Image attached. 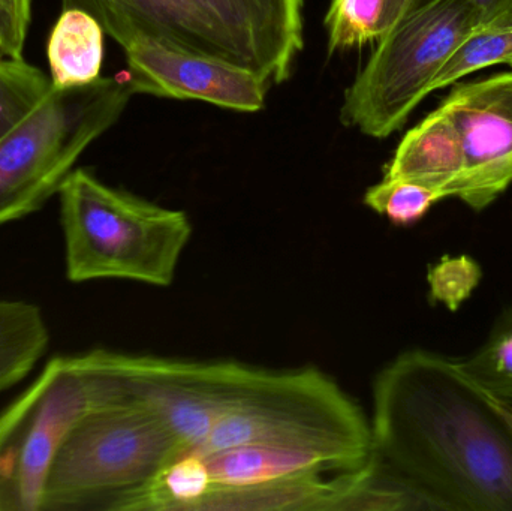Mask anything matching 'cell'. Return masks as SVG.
Here are the masks:
<instances>
[{
	"instance_id": "1",
	"label": "cell",
	"mask_w": 512,
	"mask_h": 511,
	"mask_svg": "<svg viewBox=\"0 0 512 511\" xmlns=\"http://www.w3.org/2000/svg\"><path fill=\"white\" fill-rule=\"evenodd\" d=\"M373 449L427 510L512 511V404L460 360L415 348L379 371Z\"/></svg>"
},
{
	"instance_id": "2",
	"label": "cell",
	"mask_w": 512,
	"mask_h": 511,
	"mask_svg": "<svg viewBox=\"0 0 512 511\" xmlns=\"http://www.w3.org/2000/svg\"><path fill=\"white\" fill-rule=\"evenodd\" d=\"M122 48L150 41L218 60L270 84L288 80L304 45V0H62Z\"/></svg>"
},
{
	"instance_id": "3",
	"label": "cell",
	"mask_w": 512,
	"mask_h": 511,
	"mask_svg": "<svg viewBox=\"0 0 512 511\" xmlns=\"http://www.w3.org/2000/svg\"><path fill=\"white\" fill-rule=\"evenodd\" d=\"M59 198L69 281L173 284L192 237L185 212L111 188L84 168L72 171Z\"/></svg>"
},
{
	"instance_id": "4",
	"label": "cell",
	"mask_w": 512,
	"mask_h": 511,
	"mask_svg": "<svg viewBox=\"0 0 512 511\" xmlns=\"http://www.w3.org/2000/svg\"><path fill=\"white\" fill-rule=\"evenodd\" d=\"M135 95L126 74L84 86H51L0 138V225L38 212L75 170L80 156L119 120Z\"/></svg>"
},
{
	"instance_id": "5",
	"label": "cell",
	"mask_w": 512,
	"mask_h": 511,
	"mask_svg": "<svg viewBox=\"0 0 512 511\" xmlns=\"http://www.w3.org/2000/svg\"><path fill=\"white\" fill-rule=\"evenodd\" d=\"M240 446L288 447L351 461L376 458L370 420L360 405L313 368L271 371L189 453L203 456Z\"/></svg>"
},
{
	"instance_id": "6",
	"label": "cell",
	"mask_w": 512,
	"mask_h": 511,
	"mask_svg": "<svg viewBox=\"0 0 512 511\" xmlns=\"http://www.w3.org/2000/svg\"><path fill=\"white\" fill-rule=\"evenodd\" d=\"M179 455L176 438L146 408H90L54 458L41 511H122L135 491Z\"/></svg>"
},
{
	"instance_id": "7",
	"label": "cell",
	"mask_w": 512,
	"mask_h": 511,
	"mask_svg": "<svg viewBox=\"0 0 512 511\" xmlns=\"http://www.w3.org/2000/svg\"><path fill=\"white\" fill-rule=\"evenodd\" d=\"M481 27L471 0H426L373 51L346 89L340 122L372 138L399 131L454 51Z\"/></svg>"
},
{
	"instance_id": "8",
	"label": "cell",
	"mask_w": 512,
	"mask_h": 511,
	"mask_svg": "<svg viewBox=\"0 0 512 511\" xmlns=\"http://www.w3.org/2000/svg\"><path fill=\"white\" fill-rule=\"evenodd\" d=\"M92 407L77 356L54 357L0 416V511H41L54 458Z\"/></svg>"
},
{
	"instance_id": "9",
	"label": "cell",
	"mask_w": 512,
	"mask_h": 511,
	"mask_svg": "<svg viewBox=\"0 0 512 511\" xmlns=\"http://www.w3.org/2000/svg\"><path fill=\"white\" fill-rule=\"evenodd\" d=\"M439 108L456 125L465 155L454 198L483 212L512 185V71L454 84Z\"/></svg>"
},
{
	"instance_id": "10",
	"label": "cell",
	"mask_w": 512,
	"mask_h": 511,
	"mask_svg": "<svg viewBox=\"0 0 512 511\" xmlns=\"http://www.w3.org/2000/svg\"><path fill=\"white\" fill-rule=\"evenodd\" d=\"M125 50V72L134 93L209 102L240 113H256L265 105L271 84L228 63L150 41L132 42Z\"/></svg>"
},
{
	"instance_id": "11",
	"label": "cell",
	"mask_w": 512,
	"mask_h": 511,
	"mask_svg": "<svg viewBox=\"0 0 512 511\" xmlns=\"http://www.w3.org/2000/svg\"><path fill=\"white\" fill-rule=\"evenodd\" d=\"M203 458L206 459L212 476V492L259 488L315 474L358 470L378 462L376 458L370 461H351L306 450L274 446L233 447L203 455Z\"/></svg>"
},
{
	"instance_id": "12",
	"label": "cell",
	"mask_w": 512,
	"mask_h": 511,
	"mask_svg": "<svg viewBox=\"0 0 512 511\" xmlns=\"http://www.w3.org/2000/svg\"><path fill=\"white\" fill-rule=\"evenodd\" d=\"M463 170L465 155L459 131L438 107L403 137L384 177L420 183L453 198Z\"/></svg>"
},
{
	"instance_id": "13",
	"label": "cell",
	"mask_w": 512,
	"mask_h": 511,
	"mask_svg": "<svg viewBox=\"0 0 512 511\" xmlns=\"http://www.w3.org/2000/svg\"><path fill=\"white\" fill-rule=\"evenodd\" d=\"M104 29L83 9H62L47 44L51 86H84L101 78Z\"/></svg>"
},
{
	"instance_id": "14",
	"label": "cell",
	"mask_w": 512,
	"mask_h": 511,
	"mask_svg": "<svg viewBox=\"0 0 512 511\" xmlns=\"http://www.w3.org/2000/svg\"><path fill=\"white\" fill-rule=\"evenodd\" d=\"M48 344L50 332L38 306L0 300V393L32 372Z\"/></svg>"
},
{
	"instance_id": "15",
	"label": "cell",
	"mask_w": 512,
	"mask_h": 511,
	"mask_svg": "<svg viewBox=\"0 0 512 511\" xmlns=\"http://www.w3.org/2000/svg\"><path fill=\"white\" fill-rule=\"evenodd\" d=\"M423 2L426 0H333L325 15L328 50L340 53L378 44Z\"/></svg>"
},
{
	"instance_id": "16",
	"label": "cell",
	"mask_w": 512,
	"mask_h": 511,
	"mask_svg": "<svg viewBox=\"0 0 512 511\" xmlns=\"http://www.w3.org/2000/svg\"><path fill=\"white\" fill-rule=\"evenodd\" d=\"M460 363L481 386L512 404V308L496 318L483 345Z\"/></svg>"
},
{
	"instance_id": "17",
	"label": "cell",
	"mask_w": 512,
	"mask_h": 511,
	"mask_svg": "<svg viewBox=\"0 0 512 511\" xmlns=\"http://www.w3.org/2000/svg\"><path fill=\"white\" fill-rule=\"evenodd\" d=\"M512 62L511 26L478 29L460 44L432 84V92L453 86L466 75L489 66Z\"/></svg>"
},
{
	"instance_id": "18",
	"label": "cell",
	"mask_w": 512,
	"mask_h": 511,
	"mask_svg": "<svg viewBox=\"0 0 512 511\" xmlns=\"http://www.w3.org/2000/svg\"><path fill=\"white\" fill-rule=\"evenodd\" d=\"M50 87V77L23 57L0 59V138L38 105Z\"/></svg>"
},
{
	"instance_id": "19",
	"label": "cell",
	"mask_w": 512,
	"mask_h": 511,
	"mask_svg": "<svg viewBox=\"0 0 512 511\" xmlns=\"http://www.w3.org/2000/svg\"><path fill=\"white\" fill-rule=\"evenodd\" d=\"M442 200H447V197L436 189L409 180L385 177L370 186L363 198L369 209L399 227L417 224Z\"/></svg>"
},
{
	"instance_id": "20",
	"label": "cell",
	"mask_w": 512,
	"mask_h": 511,
	"mask_svg": "<svg viewBox=\"0 0 512 511\" xmlns=\"http://www.w3.org/2000/svg\"><path fill=\"white\" fill-rule=\"evenodd\" d=\"M483 279V269L475 258L469 255H445L429 266L430 302L441 303L448 311L456 312Z\"/></svg>"
},
{
	"instance_id": "21",
	"label": "cell",
	"mask_w": 512,
	"mask_h": 511,
	"mask_svg": "<svg viewBox=\"0 0 512 511\" xmlns=\"http://www.w3.org/2000/svg\"><path fill=\"white\" fill-rule=\"evenodd\" d=\"M471 2L480 14L483 29L511 26L512 0H471Z\"/></svg>"
},
{
	"instance_id": "22",
	"label": "cell",
	"mask_w": 512,
	"mask_h": 511,
	"mask_svg": "<svg viewBox=\"0 0 512 511\" xmlns=\"http://www.w3.org/2000/svg\"><path fill=\"white\" fill-rule=\"evenodd\" d=\"M0 59H11V57L6 56L5 50H3L2 44H0Z\"/></svg>"
},
{
	"instance_id": "23",
	"label": "cell",
	"mask_w": 512,
	"mask_h": 511,
	"mask_svg": "<svg viewBox=\"0 0 512 511\" xmlns=\"http://www.w3.org/2000/svg\"><path fill=\"white\" fill-rule=\"evenodd\" d=\"M510 65H511V68H512V62L510 63Z\"/></svg>"
}]
</instances>
